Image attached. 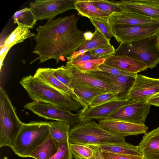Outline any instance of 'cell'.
<instances>
[{
    "label": "cell",
    "mask_w": 159,
    "mask_h": 159,
    "mask_svg": "<svg viewBox=\"0 0 159 159\" xmlns=\"http://www.w3.org/2000/svg\"><path fill=\"white\" fill-rule=\"evenodd\" d=\"M158 93L159 78L137 74L133 86L127 93V97L136 102H147Z\"/></svg>",
    "instance_id": "cell-12"
},
{
    "label": "cell",
    "mask_w": 159,
    "mask_h": 159,
    "mask_svg": "<svg viewBox=\"0 0 159 159\" xmlns=\"http://www.w3.org/2000/svg\"><path fill=\"white\" fill-rule=\"evenodd\" d=\"M85 72L97 78L119 85L128 92L133 86L136 77L115 75L102 71Z\"/></svg>",
    "instance_id": "cell-23"
},
{
    "label": "cell",
    "mask_w": 159,
    "mask_h": 159,
    "mask_svg": "<svg viewBox=\"0 0 159 159\" xmlns=\"http://www.w3.org/2000/svg\"><path fill=\"white\" fill-rule=\"evenodd\" d=\"M138 146L143 159H159V127L146 133Z\"/></svg>",
    "instance_id": "cell-18"
},
{
    "label": "cell",
    "mask_w": 159,
    "mask_h": 159,
    "mask_svg": "<svg viewBox=\"0 0 159 159\" xmlns=\"http://www.w3.org/2000/svg\"><path fill=\"white\" fill-rule=\"evenodd\" d=\"M69 142H58V149L50 159H72L73 155L69 146Z\"/></svg>",
    "instance_id": "cell-34"
},
{
    "label": "cell",
    "mask_w": 159,
    "mask_h": 159,
    "mask_svg": "<svg viewBox=\"0 0 159 159\" xmlns=\"http://www.w3.org/2000/svg\"><path fill=\"white\" fill-rule=\"evenodd\" d=\"M75 0H36L30 3V8L36 20L53 19L57 15L75 9Z\"/></svg>",
    "instance_id": "cell-10"
},
{
    "label": "cell",
    "mask_w": 159,
    "mask_h": 159,
    "mask_svg": "<svg viewBox=\"0 0 159 159\" xmlns=\"http://www.w3.org/2000/svg\"><path fill=\"white\" fill-rule=\"evenodd\" d=\"M49 134L48 122L32 121L23 123L11 148L20 157H30Z\"/></svg>",
    "instance_id": "cell-3"
},
{
    "label": "cell",
    "mask_w": 159,
    "mask_h": 159,
    "mask_svg": "<svg viewBox=\"0 0 159 159\" xmlns=\"http://www.w3.org/2000/svg\"><path fill=\"white\" fill-rule=\"evenodd\" d=\"M23 123L4 89L0 88V147L13 146Z\"/></svg>",
    "instance_id": "cell-6"
},
{
    "label": "cell",
    "mask_w": 159,
    "mask_h": 159,
    "mask_svg": "<svg viewBox=\"0 0 159 159\" xmlns=\"http://www.w3.org/2000/svg\"><path fill=\"white\" fill-rule=\"evenodd\" d=\"M125 98H128L119 93H106L95 97L89 107H94L111 101Z\"/></svg>",
    "instance_id": "cell-30"
},
{
    "label": "cell",
    "mask_w": 159,
    "mask_h": 159,
    "mask_svg": "<svg viewBox=\"0 0 159 159\" xmlns=\"http://www.w3.org/2000/svg\"><path fill=\"white\" fill-rule=\"evenodd\" d=\"M108 24L112 36L120 43L137 41L159 33V23L135 25Z\"/></svg>",
    "instance_id": "cell-8"
},
{
    "label": "cell",
    "mask_w": 159,
    "mask_h": 159,
    "mask_svg": "<svg viewBox=\"0 0 159 159\" xmlns=\"http://www.w3.org/2000/svg\"><path fill=\"white\" fill-rule=\"evenodd\" d=\"M91 23L107 39L110 40L112 36L107 21L95 18H89Z\"/></svg>",
    "instance_id": "cell-35"
},
{
    "label": "cell",
    "mask_w": 159,
    "mask_h": 159,
    "mask_svg": "<svg viewBox=\"0 0 159 159\" xmlns=\"http://www.w3.org/2000/svg\"><path fill=\"white\" fill-rule=\"evenodd\" d=\"M93 149L96 159H104L102 154V151L98 146L94 145H89Z\"/></svg>",
    "instance_id": "cell-40"
},
{
    "label": "cell",
    "mask_w": 159,
    "mask_h": 159,
    "mask_svg": "<svg viewBox=\"0 0 159 159\" xmlns=\"http://www.w3.org/2000/svg\"><path fill=\"white\" fill-rule=\"evenodd\" d=\"M116 2L122 11L139 14L159 20V0H127Z\"/></svg>",
    "instance_id": "cell-15"
},
{
    "label": "cell",
    "mask_w": 159,
    "mask_h": 159,
    "mask_svg": "<svg viewBox=\"0 0 159 159\" xmlns=\"http://www.w3.org/2000/svg\"><path fill=\"white\" fill-rule=\"evenodd\" d=\"M52 70L55 76L61 82L71 89L70 79L65 72L62 66L55 69L52 68Z\"/></svg>",
    "instance_id": "cell-36"
},
{
    "label": "cell",
    "mask_w": 159,
    "mask_h": 159,
    "mask_svg": "<svg viewBox=\"0 0 159 159\" xmlns=\"http://www.w3.org/2000/svg\"><path fill=\"white\" fill-rule=\"evenodd\" d=\"M158 48H159V46H158Z\"/></svg>",
    "instance_id": "cell-44"
},
{
    "label": "cell",
    "mask_w": 159,
    "mask_h": 159,
    "mask_svg": "<svg viewBox=\"0 0 159 159\" xmlns=\"http://www.w3.org/2000/svg\"><path fill=\"white\" fill-rule=\"evenodd\" d=\"M69 141L72 143L99 145L126 141L125 138L102 129L95 121H81L70 129Z\"/></svg>",
    "instance_id": "cell-4"
},
{
    "label": "cell",
    "mask_w": 159,
    "mask_h": 159,
    "mask_svg": "<svg viewBox=\"0 0 159 159\" xmlns=\"http://www.w3.org/2000/svg\"><path fill=\"white\" fill-rule=\"evenodd\" d=\"M71 86L76 97L75 101L83 109L87 108L93 98L98 95L109 93L85 86L71 82Z\"/></svg>",
    "instance_id": "cell-20"
},
{
    "label": "cell",
    "mask_w": 159,
    "mask_h": 159,
    "mask_svg": "<svg viewBox=\"0 0 159 159\" xmlns=\"http://www.w3.org/2000/svg\"><path fill=\"white\" fill-rule=\"evenodd\" d=\"M107 22L113 24L135 25L158 23L159 20L139 14L121 11L112 14Z\"/></svg>",
    "instance_id": "cell-17"
},
{
    "label": "cell",
    "mask_w": 159,
    "mask_h": 159,
    "mask_svg": "<svg viewBox=\"0 0 159 159\" xmlns=\"http://www.w3.org/2000/svg\"><path fill=\"white\" fill-rule=\"evenodd\" d=\"M75 101L73 91L59 80L54 75L52 68H39L33 76Z\"/></svg>",
    "instance_id": "cell-19"
},
{
    "label": "cell",
    "mask_w": 159,
    "mask_h": 159,
    "mask_svg": "<svg viewBox=\"0 0 159 159\" xmlns=\"http://www.w3.org/2000/svg\"><path fill=\"white\" fill-rule=\"evenodd\" d=\"M98 68L100 71L115 75H126L136 76L137 74H134L124 72L104 64L99 65L98 66Z\"/></svg>",
    "instance_id": "cell-38"
},
{
    "label": "cell",
    "mask_w": 159,
    "mask_h": 159,
    "mask_svg": "<svg viewBox=\"0 0 159 159\" xmlns=\"http://www.w3.org/2000/svg\"><path fill=\"white\" fill-rule=\"evenodd\" d=\"M50 134L58 142H69L70 125L61 121H50Z\"/></svg>",
    "instance_id": "cell-26"
},
{
    "label": "cell",
    "mask_w": 159,
    "mask_h": 159,
    "mask_svg": "<svg viewBox=\"0 0 159 159\" xmlns=\"http://www.w3.org/2000/svg\"><path fill=\"white\" fill-rule=\"evenodd\" d=\"M97 146L103 151L120 154L143 156L138 146L133 145L126 141L107 143Z\"/></svg>",
    "instance_id": "cell-25"
},
{
    "label": "cell",
    "mask_w": 159,
    "mask_h": 159,
    "mask_svg": "<svg viewBox=\"0 0 159 159\" xmlns=\"http://www.w3.org/2000/svg\"><path fill=\"white\" fill-rule=\"evenodd\" d=\"M75 7L79 15L89 19H97L107 21L110 16L95 7L91 0H76Z\"/></svg>",
    "instance_id": "cell-22"
},
{
    "label": "cell",
    "mask_w": 159,
    "mask_h": 159,
    "mask_svg": "<svg viewBox=\"0 0 159 159\" xmlns=\"http://www.w3.org/2000/svg\"><path fill=\"white\" fill-rule=\"evenodd\" d=\"M58 142L50 134L46 139L31 154L35 159H50L57 152Z\"/></svg>",
    "instance_id": "cell-24"
},
{
    "label": "cell",
    "mask_w": 159,
    "mask_h": 159,
    "mask_svg": "<svg viewBox=\"0 0 159 159\" xmlns=\"http://www.w3.org/2000/svg\"><path fill=\"white\" fill-rule=\"evenodd\" d=\"M12 47L10 46H2L0 52V67H1L3 61L9 50Z\"/></svg>",
    "instance_id": "cell-41"
},
{
    "label": "cell",
    "mask_w": 159,
    "mask_h": 159,
    "mask_svg": "<svg viewBox=\"0 0 159 159\" xmlns=\"http://www.w3.org/2000/svg\"><path fill=\"white\" fill-rule=\"evenodd\" d=\"M157 35L129 43H121L112 55L129 57L152 69L159 64Z\"/></svg>",
    "instance_id": "cell-5"
},
{
    "label": "cell",
    "mask_w": 159,
    "mask_h": 159,
    "mask_svg": "<svg viewBox=\"0 0 159 159\" xmlns=\"http://www.w3.org/2000/svg\"><path fill=\"white\" fill-rule=\"evenodd\" d=\"M158 46H159V45H158Z\"/></svg>",
    "instance_id": "cell-45"
},
{
    "label": "cell",
    "mask_w": 159,
    "mask_h": 159,
    "mask_svg": "<svg viewBox=\"0 0 159 159\" xmlns=\"http://www.w3.org/2000/svg\"><path fill=\"white\" fill-rule=\"evenodd\" d=\"M98 124L104 130L124 138L130 135L145 134L148 129L145 124H138L109 118L99 120Z\"/></svg>",
    "instance_id": "cell-14"
},
{
    "label": "cell",
    "mask_w": 159,
    "mask_h": 159,
    "mask_svg": "<svg viewBox=\"0 0 159 159\" xmlns=\"http://www.w3.org/2000/svg\"><path fill=\"white\" fill-rule=\"evenodd\" d=\"M93 4L99 10L109 14H112L121 11L117 5L116 1L104 0H91Z\"/></svg>",
    "instance_id": "cell-31"
},
{
    "label": "cell",
    "mask_w": 159,
    "mask_h": 159,
    "mask_svg": "<svg viewBox=\"0 0 159 159\" xmlns=\"http://www.w3.org/2000/svg\"><path fill=\"white\" fill-rule=\"evenodd\" d=\"M62 66L71 82L107 92L119 93L127 98L128 91L119 85L89 75L81 71L74 65L66 64Z\"/></svg>",
    "instance_id": "cell-7"
},
{
    "label": "cell",
    "mask_w": 159,
    "mask_h": 159,
    "mask_svg": "<svg viewBox=\"0 0 159 159\" xmlns=\"http://www.w3.org/2000/svg\"><path fill=\"white\" fill-rule=\"evenodd\" d=\"M104 159H143V156L120 154L102 151Z\"/></svg>",
    "instance_id": "cell-37"
},
{
    "label": "cell",
    "mask_w": 159,
    "mask_h": 159,
    "mask_svg": "<svg viewBox=\"0 0 159 159\" xmlns=\"http://www.w3.org/2000/svg\"><path fill=\"white\" fill-rule=\"evenodd\" d=\"M151 106L146 101L134 102L121 107L107 118L144 125Z\"/></svg>",
    "instance_id": "cell-11"
},
{
    "label": "cell",
    "mask_w": 159,
    "mask_h": 159,
    "mask_svg": "<svg viewBox=\"0 0 159 159\" xmlns=\"http://www.w3.org/2000/svg\"><path fill=\"white\" fill-rule=\"evenodd\" d=\"M29 28L18 25L5 40L4 46L12 47L14 45L23 42L27 38L35 36Z\"/></svg>",
    "instance_id": "cell-27"
},
{
    "label": "cell",
    "mask_w": 159,
    "mask_h": 159,
    "mask_svg": "<svg viewBox=\"0 0 159 159\" xmlns=\"http://www.w3.org/2000/svg\"><path fill=\"white\" fill-rule=\"evenodd\" d=\"M135 102L129 98H125L111 101L94 107H89L87 109H82L79 111L81 122L107 118L121 107Z\"/></svg>",
    "instance_id": "cell-13"
},
{
    "label": "cell",
    "mask_w": 159,
    "mask_h": 159,
    "mask_svg": "<svg viewBox=\"0 0 159 159\" xmlns=\"http://www.w3.org/2000/svg\"><path fill=\"white\" fill-rule=\"evenodd\" d=\"M106 58H99L90 60L76 66H75L82 72L100 71L98 66L104 63Z\"/></svg>",
    "instance_id": "cell-33"
},
{
    "label": "cell",
    "mask_w": 159,
    "mask_h": 159,
    "mask_svg": "<svg viewBox=\"0 0 159 159\" xmlns=\"http://www.w3.org/2000/svg\"><path fill=\"white\" fill-rule=\"evenodd\" d=\"M93 36V33L91 31H86L84 33V36L86 40L91 39Z\"/></svg>",
    "instance_id": "cell-43"
},
{
    "label": "cell",
    "mask_w": 159,
    "mask_h": 159,
    "mask_svg": "<svg viewBox=\"0 0 159 159\" xmlns=\"http://www.w3.org/2000/svg\"><path fill=\"white\" fill-rule=\"evenodd\" d=\"M70 150L76 159H96L93 149L89 145L69 143Z\"/></svg>",
    "instance_id": "cell-29"
},
{
    "label": "cell",
    "mask_w": 159,
    "mask_h": 159,
    "mask_svg": "<svg viewBox=\"0 0 159 159\" xmlns=\"http://www.w3.org/2000/svg\"><path fill=\"white\" fill-rule=\"evenodd\" d=\"M104 64L126 73L137 74L148 68L142 62L130 58L121 56L111 55L105 60Z\"/></svg>",
    "instance_id": "cell-16"
},
{
    "label": "cell",
    "mask_w": 159,
    "mask_h": 159,
    "mask_svg": "<svg viewBox=\"0 0 159 159\" xmlns=\"http://www.w3.org/2000/svg\"><path fill=\"white\" fill-rule=\"evenodd\" d=\"M110 41L95 29L91 39L86 40L66 59L67 61L70 60L78 56L83 55L86 52L96 47L110 44Z\"/></svg>",
    "instance_id": "cell-21"
},
{
    "label": "cell",
    "mask_w": 159,
    "mask_h": 159,
    "mask_svg": "<svg viewBox=\"0 0 159 159\" xmlns=\"http://www.w3.org/2000/svg\"><path fill=\"white\" fill-rule=\"evenodd\" d=\"M79 18L74 14L49 19L36 29V44L32 52L39 56L40 63L52 59L57 64L60 60L65 61L86 40L84 33L77 26Z\"/></svg>",
    "instance_id": "cell-1"
},
{
    "label": "cell",
    "mask_w": 159,
    "mask_h": 159,
    "mask_svg": "<svg viewBox=\"0 0 159 159\" xmlns=\"http://www.w3.org/2000/svg\"><path fill=\"white\" fill-rule=\"evenodd\" d=\"M88 52H87L83 55H79L70 60L67 61L66 64H69L76 66L90 60L97 59Z\"/></svg>",
    "instance_id": "cell-39"
},
{
    "label": "cell",
    "mask_w": 159,
    "mask_h": 159,
    "mask_svg": "<svg viewBox=\"0 0 159 159\" xmlns=\"http://www.w3.org/2000/svg\"><path fill=\"white\" fill-rule=\"evenodd\" d=\"M147 102L151 105L159 107V93L148 100Z\"/></svg>",
    "instance_id": "cell-42"
},
{
    "label": "cell",
    "mask_w": 159,
    "mask_h": 159,
    "mask_svg": "<svg viewBox=\"0 0 159 159\" xmlns=\"http://www.w3.org/2000/svg\"><path fill=\"white\" fill-rule=\"evenodd\" d=\"M20 83L34 101L49 103L70 111L78 112L80 110V105L74 99L34 76L23 77Z\"/></svg>",
    "instance_id": "cell-2"
},
{
    "label": "cell",
    "mask_w": 159,
    "mask_h": 159,
    "mask_svg": "<svg viewBox=\"0 0 159 159\" xmlns=\"http://www.w3.org/2000/svg\"><path fill=\"white\" fill-rule=\"evenodd\" d=\"M115 50L110 44L98 47L88 52L97 58L99 59L106 58L113 54Z\"/></svg>",
    "instance_id": "cell-32"
},
{
    "label": "cell",
    "mask_w": 159,
    "mask_h": 159,
    "mask_svg": "<svg viewBox=\"0 0 159 159\" xmlns=\"http://www.w3.org/2000/svg\"><path fill=\"white\" fill-rule=\"evenodd\" d=\"M24 107L45 119L63 121L71 125L81 122L79 111L73 114L69 111L49 103L33 101L25 104Z\"/></svg>",
    "instance_id": "cell-9"
},
{
    "label": "cell",
    "mask_w": 159,
    "mask_h": 159,
    "mask_svg": "<svg viewBox=\"0 0 159 159\" xmlns=\"http://www.w3.org/2000/svg\"><path fill=\"white\" fill-rule=\"evenodd\" d=\"M12 18L14 23L29 29L33 28L37 21L30 8L28 7L16 11Z\"/></svg>",
    "instance_id": "cell-28"
}]
</instances>
